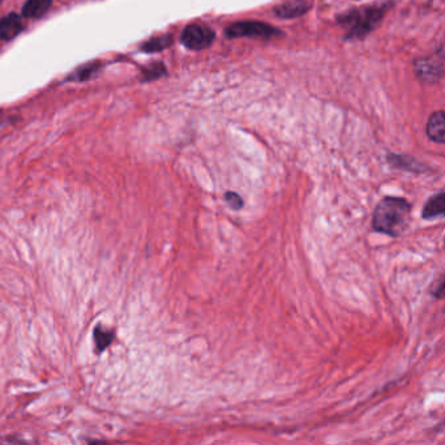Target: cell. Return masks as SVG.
Wrapping results in <instances>:
<instances>
[{"label":"cell","mask_w":445,"mask_h":445,"mask_svg":"<svg viewBox=\"0 0 445 445\" xmlns=\"http://www.w3.org/2000/svg\"><path fill=\"white\" fill-rule=\"evenodd\" d=\"M444 211L445 194L443 191H440L439 194L432 196L429 202H426V205L422 211V217L426 219H435V217L443 216Z\"/></svg>","instance_id":"obj_8"},{"label":"cell","mask_w":445,"mask_h":445,"mask_svg":"<svg viewBox=\"0 0 445 445\" xmlns=\"http://www.w3.org/2000/svg\"><path fill=\"white\" fill-rule=\"evenodd\" d=\"M309 9V4L306 0H290L281 4L275 9V13L283 18H294V17L304 15Z\"/></svg>","instance_id":"obj_6"},{"label":"cell","mask_w":445,"mask_h":445,"mask_svg":"<svg viewBox=\"0 0 445 445\" xmlns=\"http://www.w3.org/2000/svg\"><path fill=\"white\" fill-rule=\"evenodd\" d=\"M0 1H3V0H0Z\"/></svg>","instance_id":"obj_15"},{"label":"cell","mask_w":445,"mask_h":445,"mask_svg":"<svg viewBox=\"0 0 445 445\" xmlns=\"http://www.w3.org/2000/svg\"><path fill=\"white\" fill-rule=\"evenodd\" d=\"M114 339V332L102 328L101 325H98L94 329V344L97 348V353H101L104 348H107Z\"/></svg>","instance_id":"obj_11"},{"label":"cell","mask_w":445,"mask_h":445,"mask_svg":"<svg viewBox=\"0 0 445 445\" xmlns=\"http://www.w3.org/2000/svg\"><path fill=\"white\" fill-rule=\"evenodd\" d=\"M415 71L422 80L434 82L443 76V60H440V62H436V60L434 62V60H429V59L418 60L415 63Z\"/></svg>","instance_id":"obj_5"},{"label":"cell","mask_w":445,"mask_h":445,"mask_svg":"<svg viewBox=\"0 0 445 445\" xmlns=\"http://www.w3.org/2000/svg\"><path fill=\"white\" fill-rule=\"evenodd\" d=\"M412 219V204L404 197H384L373 211V229L397 238L407 230Z\"/></svg>","instance_id":"obj_1"},{"label":"cell","mask_w":445,"mask_h":445,"mask_svg":"<svg viewBox=\"0 0 445 445\" xmlns=\"http://www.w3.org/2000/svg\"><path fill=\"white\" fill-rule=\"evenodd\" d=\"M170 43V35H163V37H158V38H154V40L146 42L143 49H144V51H148V53H152V51H160V50L167 48Z\"/></svg>","instance_id":"obj_12"},{"label":"cell","mask_w":445,"mask_h":445,"mask_svg":"<svg viewBox=\"0 0 445 445\" xmlns=\"http://www.w3.org/2000/svg\"><path fill=\"white\" fill-rule=\"evenodd\" d=\"M214 40V33L204 25H188L182 34V43L191 50L208 48Z\"/></svg>","instance_id":"obj_4"},{"label":"cell","mask_w":445,"mask_h":445,"mask_svg":"<svg viewBox=\"0 0 445 445\" xmlns=\"http://www.w3.org/2000/svg\"><path fill=\"white\" fill-rule=\"evenodd\" d=\"M23 28L21 20L17 15H9L0 20V40H9L15 38Z\"/></svg>","instance_id":"obj_9"},{"label":"cell","mask_w":445,"mask_h":445,"mask_svg":"<svg viewBox=\"0 0 445 445\" xmlns=\"http://www.w3.org/2000/svg\"><path fill=\"white\" fill-rule=\"evenodd\" d=\"M53 0H28L23 9V16L40 17L48 12Z\"/></svg>","instance_id":"obj_10"},{"label":"cell","mask_w":445,"mask_h":445,"mask_svg":"<svg viewBox=\"0 0 445 445\" xmlns=\"http://www.w3.org/2000/svg\"><path fill=\"white\" fill-rule=\"evenodd\" d=\"M427 135L435 143L443 144L445 140V116L443 111H437L429 118Z\"/></svg>","instance_id":"obj_7"},{"label":"cell","mask_w":445,"mask_h":445,"mask_svg":"<svg viewBox=\"0 0 445 445\" xmlns=\"http://www.w3.org/2000/svg\"><path fill=\"white\" fill-rule=\"evenodd\" d=\"M431 294L436 298H443V295H444V277H440L431 286Z\"/></svg>","instance_id":"obj_14"},{"label":"cell","mask_w":445,"mask_h":445,"mask_svg":"<svg viewBox=\"0 0 445 445\" xmlns=\"http://www.w3.org/2000/svg\"><path fill=\"white\" fill-rule=\"evenodd\" d=\"M280 31L273 26L256 23V21H242L236 24L230 25L225 31L229 38H239V37H258V38H272L280 34Z\"/></svg>","instance_id":"obj_3"},{"label":"cell","mask_w":445,"mask_h":445,"mask_svg":"<svg viewBox=\"0 0 445 445\" xmlns=\"http://www.w3.org/2000/svg\"><path fill=\"white\" fill-rule=\"evenodd\" d=\"M383 16V9H366L361 11L350 12L346 16L342 17V24L350 25L348 37H362L364 34L371 32L375 25L379 23Z\"/></svg>","instance_id":"obj_2"},{"label":"cell","mask_w":445,"mask_h":445,"mask_svg":"<svg viewBox=\"0 0 445 445\" xmlns=\"http://www.w3.org/2000/svg\"><path fill=\"white\" fill-rule=\"evenodd\" d=\"M225 200H226L227 204L230 205V208L234 209V211L242 209L243 204H244L242 197H241V194H236V192H226V194H225Z\"/></svg>","instance_id":"obj_13"}]
</instances>
